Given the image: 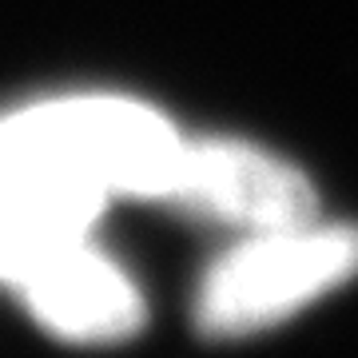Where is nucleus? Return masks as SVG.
Segmentation results:
<instances>
[{
  "label": "nucleus",
  "mask_w": 358,
  "mask_h": 358,
  "mask_svg": "<svg viewBox=\"0 0 358 358\" xmlns=\"http://www.w3.org/2000/svg\"><path fill=\"white\" fill-rule=\"evenodd\" d=\"M103 203L96 192L48 179H0V282L20 287L48 259L84 243Z\"/></svg>",
  "instance_id": "obj_5"
},
{
  "label": "nucleus",
  "mask_w": 358,
  "mask_h": 358,
  "mask_svg": "<svg viewBox=\"0 0 358 358\" xmlns=\"http://www.w3.org/2000/svg\"><path fill=\"white\" fill-rule=\"evenodd\" d=\"M167 203L259 235L310 223L315 187L294 164L263 148L239 140H203L187 143Z\"/></svg>",
  "instance_id": "obj_3"
},
{
  "label": "nucleus",
  "mask_w": 358,
  "mask_h": 358,
  "mask_svg": "<svg viewBox=\"0 0 358 358\" xmlns=\"http://www.w3.org/2000/svg\"><path fill=\"white\" fill-rule=\"evenodd\" d=\"M28 307L52 334L72 343H115L140 331L143 299L136 282L88 239L48 259L20 282Z\"/></svg>",
  "instance_id": "obj_4"
},
{
  "label": "nucleus",
  "mask_w": 358,
  "mask_h": 358,
  "mask_svg": "<svg viewBox=\"0 0 358 358\" xmlns=\"http://www.w3.org/2000/svg\"><path fill=\"white\" fill-rule=\"evenodd\" d=\"M358 275V231L299 223L259 231L203 275L195 319L207 334H251L291 319Z\"/></svg>",
  "instance_id": "obj_2"
},
{
  "label": "nucleus",
  "mask_w": 358,
  "mask_h": 358,
  "mask_svg": "<svg viewBox=\"0 0 358 358\" xmlns=\"http://www.w3.org/2000/svg\"><path fill=\"white\" fill-rule=\"evenodd\" d=\"M187 140L128 96H60L0 115V179L171 199Z\"/></svg>",
  "instance_id": "obj_1"
}]
</instances>
